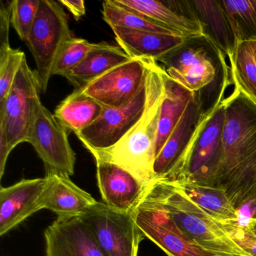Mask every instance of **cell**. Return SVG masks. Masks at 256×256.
<instances>
[{
	"label": "cell",
	"instance_id": "27",
	"mask_svg": "<svg viewBox=\"0 0 256 256\" xmlns=\"http://www.w3.org/2000/svg\"><path fill=\"white\" fill-rule=\"evenodd\" d=\"M236 43L256 42V0L220 1Z\"/></svg>",
	"mask_w": 256,
	"mask_h": 256
},
{
	"label": "cell",
	"instance_id": "23",
	"mask_svg": "<svg viewBox=\"0 0 256 256\" xmlns=\"http://www.w3.org/2000/svg\"><path fill=\"white\" fill-rule=\"evenodd\" d=\"M193 94L170 78L164 71V96L158 120L156 156L182 118Z\"/></svg>",
	"mask_w": 256,
	"mask_h": 256
},
{
	"label": "cell",
	"instance_id": "18",
	"mask_svg": "<svg viewBox=\"0 0 256 256\" xmlns=\"http://www.w3.org/2000/svg\"><path fill=\"white\" fill-rule=\"evenodd\" d=\"M48 179L42 199V209L50 210L58 217L80 216L97 200L78 186L66 175L53 174Z\"/></svg>",
	"mask_w": 256,
	"mask_h": 256
},
{
	"label": "cell",
	"instance_id": "15",
	"mask_svg": "<svg viewBox=\"0 0 256 256\" xmlns=\"http://www.w3.org/2000/svg\"><path fill=\"white\" fill-rule=\"evenodd\" d=\"M182 36H204L192 1L188 0H116Z\"/></svg>",
	"mask_w": 256,
	"mask_h": 256
},
{
	"label": "cell",
	"instance_id": "31",
	"mask_svg": "<svg viewBox=\"0 0 256 256\" xmlns=\"http://www.w3.org/2000/svg\"><path fill=\"white\" fill-rule=\"evenodd\" d=\"M232 239L250 256H256V234L248 224L223 226Z\"/></svg>",
	"mask_w": 256,
	"mask_h": 256
},
{
	"label": "cell",
	"instance_id": "3",
	"mask_svg": "<svg viewBox=\"0 0 256 256\" xmlns=\"http://www.w3.org/2000/svg\"><path fill=\"white\" fill-rule=\"evenodd\" d=\"M143 198L163 210L184 234L212 256H250L179 182L156 180L148 186Z\"/></svg>",
	"mask_w": 256,
	"mask_h": 256
},
{
	"label": "cell",
	"instance_id": "20",
	"mask_svg": "<svg viewBox=\"0 0 256 256\" xmlns=\"http://www.w3.org/2000/svg\"><path fill=\"white\" fill-rule=\"evenodd\" d=\"M131 59L119 46L107 42L94 43L82 62L64 77L74 89H80L112 68Z\"/></svg>",
	"mask_w": 256,
	"mask_h": 256
},
{
	"label": "cell",
	"instance_id": "32",
	"mask_svg": "<svg viewBox=\"0 0 256 256\" xmlns=\"http://www.w3.org/2000/svg\"><path fill=\"white\" fill-rule=\"evenodd\" d=\"M14 1H1L0 7V52L12 48L10 43V28Z\"/></svg>",
	"mask_w": 256,
	"mask_h": 256
},
{
	"label": "cell",
	"instance_id": "12",
	"mask_svg": "<svg viewBox=\"0 0 256 256\" xmlns=\"http://www.w3.org/2000/svg\"><path fill=\"white\" fill-rule=\"evenodd\" d=\"M148 60L131 59L78 90L106 108L130 102L146 83Z\"/></svg>",
	"mask_w": 256,
	"mask_h": 256
},
{
	"label": "cell",
	"instance_id": "6",
	"mask_svg": "<svg viewBox=\"0 0 256 256\" xmlns=\"http://www.w3.org/2000/svg\"><path fill=\"white\" fill-rule=\"evenodd\" d=\"M168 76L192 92L211 84L226 66V56L206 37H192L157 60Z\"/></svg>",
	"mask_w": 256,
	"mask_h": 256
},
{
	"label": "cell",
	"instance_id": "9",
	"mask_svg": "<svg viewBox=\"0 0 256 256\" xmlns=\"http://www.w3.org/2000/svg\"><path fill=\"white\" fill-rule=\"evenodd\" d=\"M79 217L106 256H138L140 242L145 238L131 212L97 202Z\"/></svg>",
	"mask_w": 256,
	"mask_h": 256
},
{
	"label": "cell",
	"instance_id": "1",
	"mask_svg": "<svg viewBox=\"0 0 256 256\" xmlns=\"http://www.w3.org/2000/svg\"><path fill=\"white\" fill-rule=\"evenodd\" d=\"M224 109L222 157L216 187L224 190L238 210L240 224H246L256 218V104L234 85Z\"/></svg>",
	"mask_w": 256,
	"mask_h": 256
},
{
	"label": "cell",
	"instance_id": "10",
	"mask_svg": "<svg viewBox=\"0 0 256 256\" xmlns=\"http://www.w3.org/2000/svg\"><path fill=\"white\" fill-rule=\"evenodd\" d=\"M145 239L168 256H214L184 234L161 208L142 198L131 212Z\"/></svg>",
	"mask_w": 256,
	"mask_h": 256
},
{
	"label": "cell",
	"instance_id": "5",
	"mask_svg": "<svg viewBox=\"0 0 256 256\" xmlns=\"http://www.w3.org/2000/svg\"><path fill=\"white\" fill-rule=\"evenodd\" d=\"M42 92L36 72L22 61L5 104L0 108V178L7 160L16 146L28 142L34 119L36 101Z\"/></svg>",
	"mask_w": 256,
	"mask_h": 256
},
{
	"label": "cell",
	"instance_id": "19",
	"mask_svg": "<svg viewBox=\"0 0 256 256\" xmlns=\"http://www.w3.org/2000/svg\"><path fill=\"white\" fill-rule=\"evenodd\" d=\"M118 46L132 59L154 60L184 44L188 37L168 35L149 31L112 28Z\"/></svg>",
	"mask_w": 256,
	"mask_h": 256
},
{
	"label": "cell",
	"instance_id": "17",
	"mask_svg": "<svg viewBox=\"0 0 256 256\" xmlns=\"http://www.w3.org/2000/svg\"><path fill=\"white\" fill-rule=\"evenodd\" d=\"M98 190L103 202L112 209L131 212L148 186L132 174L110 162L96 160Z\"/></svg>",
	"mask_w": 256,
	"mask_h": 256
},
{
	"label": "cell",
	"instance_id": "22",
	"mask_svg": "<svg viewBox=\"0 0 256 256\" xmlns=\"http://www.w3.org/2000/svg\"><path fill=\"white\" fill-rule=\"evenodd\" d=\"M178 182L188 197L220 224H240L239 212L222 188L190 180Z\"/></svg>",
	"mask_w": 256,
	"mask_h": 256
},
{
	"label": "cell",
	"instance_id": "2",
	"mask_svg": "<svg viewBox=\"0 0 256 256\" xmlns=\"http://www.w3.org/2000/svg\"><path fill=\"white\" fill-rule=\"evenodd\" d=\"M146 85V104L138 122L114 146L91 154L95 160L110 162L124 168L148 186L156 180L154 166L157 133L164 96V70L154 60H148Z\"/></svg>",
	"mask_w": 256,
	"mask_h": 256
},
{
	"label": "cell",
	"instance_id": "21",
	"mask_svg": "<svg viewBox=\"0 0 256 256\" xmlns=\"http://www.w3.org/2000/svg\"><path fill=\"white\" fill-rule=\"evenodd\" d=\"M192 4L204 37L230 60L236 48V40L220 1L193 0Z\"/></svg>",
	"mask_w": 256,
	"mask_h": 256
},
{
	"label": "cell",
	"instance_id": "34",
	"mask_svg": "<svg viewBox=\"0 0 256 256\" xmlns=\"http://www.w3.org/2000/svg\"><path fill=\"white\" fill-rule=\"evenodd\" d=\"M246 224H248V226L251 228L252 230L256 234V218H251Z\"/></svg>",
	"mask_w": 256,
	"mask_h": 256
},
{
	"label": "cell",
	"instance_id": "7",
	"mask_svg": "<svg viewBox=\"0 0 256 256\" xmlns=\"http://www.w3.org/2000/svg\"><path fill=\"white\" fill-rule=\"evenodd\" d=\"M66 13L59 1L40 0L26 44L35 60L42 92H46L55 60L64 44L73 38Z\"/></svg>",
	"mask_w": 256,
	"mask_h": 256
},
{
	"label": "cell",
	"instance_id": "25",
	"mask_svg": "<svg viewBox=\"0 0 256 256\" xmlns=\"http://www.w3.org/2000/svg\"><path fill=\"white\" fill-rule=\"evenodd\" d=\"M229 61L234 84L256 104V42L238 43Z\"/></svg>",
	"mask_w": 256,
	"mask_h": 256
},
{
	"label": "cell",
	"instance_id": "13",
	"mask_svg": "<svg viewBox=\"0 0 256 256\" xmlns=\"http://www.w3.org/2000/svg\"><path fill=\"white\" fill-rule=\"evenodd\" d=\"M206 110L200 91L194 92L182 118L156 158V180L170 179Z\"/></svg>",
	"mask_w": 256,
	"mask_h": 256
},
{
	"label": "cell",
	"instance_id": "11",
	"mask_svg": "<svg viewBox=\"0 0 256 256\" xmlns=\"http://www.w3.org/2000/svg\"><path fill=\"white\" fill-rule=\"evenodd\" d=\"M146 100V85L127 104L119 108L104 107L100 118L76 134L90 151L108 149L118 144L138 122Z\"/></svg>",
	"mask_w": 256,
	"mask_h": 256
},
{
	"label": "cell",
	"instance_id": "14",
	"mask_svg": "<svg viewBox=\"0 0 256 256\" xmlns=\"http://www.w3.org/2000/svg\"><path fill=\"white\" fill-rule=\"evenodd\" d=\"M47 176L23 179L14 185L0 188V236L42 210Z\"/></svg>",
	"mask_w": 256,
	"mask_h": 256
},
{
	"label": "cell",
	"instance_id": "8",
	"mask_svg": "<svg viewBox=\"0 0 256 256\" xmlns=\"http://www.w3.org/2000/svg\"><path fill=\"white\" fill-rule=\"evenodd\" d=\"M68 134V130L44 107L40 97L37 98L26 142L34 146L43 162L46 176L74 174L76 154Z\"/></svg>",
	"mask_w": 256,
	"mask_h": 256
},
{
	"label": "cell",
	"instance_id": "30",
	"mask_svg": "<svg viewBox=\"0 0 256 256\" xmlns=\"http://www.w3.org/2000/svg\"><path fill=\"white\" fill-rule=\"evenodd\" d=\"M40 0H14L11 25L25 43L28 41L40 7Z\"/></svg>",
	"mask_w": 256,
	"mask_h": 256
},
{
	"label": "cell",
	"instance_id": "24",
	"mask_svg": "<svg viewBox=\"0 0 256 256\" xmlns=\"http://www.w3.org/2000/svg\"><path fill=\"white\" fill-rule=\"evenodd\" d=\"M103 109L96 100L74 90L56 107L54 116L68 132L76 134L94 124Z\"/></svg>",
	"mask_w": 256,
	"mask_h": 256
},
{
	"label": "cell",
	"instance_id": "33",
	"mask_svg": "<svg viewBox=\"0 0 256 256\" xmlns=\"http://www.w3.org/2000/svg\"><path fill=\"white\" fill-rule=\"evenodd\" d=\"M59 2L72 14L76 20H80L86 14V6L83 0H60Z\"/></svg>",
	"mask_w": 256,
	"mask_h": 256
},
{
	"label": "cell",
	"instance_id": "26",
	"mask_svg": "<svg viewBox=\"0 0 256 256\" xmlns=\"http://www.w3.org/2000/svg\"><path fill=\"white\" fill-rule=\"evenodd\" d=\"M102 17L110 28L116 26L132 30L149 31L168 35L181 36L146 16L124 6L116 0H107L103 2Z\"/></svg>",
	"mask_w": 256,
	"mask_h": 256
},
{
	"label": "cell",
	"instance_id": "16",
	"mask_svg": "<svg viewBox=\"0 0 256 256\" xmlns=\"http://www.w3.org/2000/svg\"><path fill=\"white\" fill-rule=\"evenodd\" d=\"M44 236L46 256H106L79 216L58 217Z\"/></svg>",
	"mask_w": 256,
	"mask_h": 256
},
{
	"label": "cell",
	"instance_id": "4",
	"mask_svg": "<svg viewBox=\"0 0 256 256\" xmlns=\"http://www.w3.org/2000/svg\"><path fill=\"white\" fill-rule=\"evenodd\" d=\"M228 85H223L217 100L206 109L176 170L167 180H190L202 185L216 186L222 157L224 95Z\"/></svg>",
	"mask_w": 256,
	"mask_h": 256
},
{
	"label": "cell",
	"instance_id": "29",
	"mask_svg": "<svg viewBox=\"0 0 256 256\" xmlns=\"http://www.w3.org/2000/svg\"><path fill=\"white\" fill-rule=\"evenodd\" d=\"M25 54L19 49L0 52V108L5 104Z\"/></svg>",
	"mask_w": 256,
	"mask_h": 256
},
{
	"label": "cell",
	"instance_id": "28",
	"mask_svg": "<svg viewBox=\"0 0 256 256\" xmlns=\"http://www.w3.org/2000/svg\"><path fill=\"white\" fill-rule=\"evenodd\" d=\"M94 46L84 38L73 37L61 49L52 70V76L64 77L67 72L76 68L82 62Z\"/></svg>",
	"mask_w": 256,
	"mask_h": 256
}]
</instances>
